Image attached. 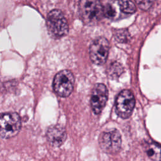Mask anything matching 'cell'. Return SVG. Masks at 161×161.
<instances>
[{
	"label": "cell",
	"instance_id": "7a4b0ae2",
	"mask_svg": "<svg viewBox=\"0 0 161 161\" xmlns=\"http://www.w3.org/2000/svg\"><path fill=\"white\" fill-rule=\"evenodd\" d=\"M21 128V118L16 112L0 113V139L16 136Z\"/></svg>",
	"mask_w": 161,
	"mask_h": 161
},
{
	"label": "cell",
	"instance_id": "5b68a950",
	"mask_svg": "<svg viewBox=\"0 0 161 161\" xmlns=\"http://www.w3.org/2000/svg\"><path fill=\"white\" fill-rule=\"evenodd\" d=\"M74 81L75 79L71 71L62 70L58 72L53 79V91L60 97H68L73 91Z\"/></svg>",
	"mask_w": 161,
	"mask_h": 161
},
{
	"label": "cell",
	"instance_id": "8fae6325",
	"mask_svg": "<svg viewBox=\"0 0 161 161\" xmlns=\"http://www.w3.org/2000/svg\"><path fill=\"white\" fill-rule=\"evenodd\" d=\"M145 151L147 156L153 161H161V145L155 143H147Z\"/></svg>",
	"mask_w": 161,
	"mask_h": 161
},
{
	"label": "cell",
	"instance_id": "7c38bea8",
	"mask_svg": "<svg viewBox=\"0 0 161 161\" xmlns=\"http://www.w3.org/2000/svg\"><path fill=\"white\" fill-rule=\"evenodd\" d=\"M123 68L118 62H114L110 65L109 74L111 77H118L122 72Z\"/></svg>",
	"mask_w": 161,
	"mask_h": 161
},
{
	"label": "cell",
	"instance_id": "4fadbf2b",
	"mask_svg": "<svg viewBox=\"0 0 161 161\" xmlns=\"http://www.w3.org/2000/svg\"><path fill=\"white\" fill-rule=\"evenodd\" d=\"M138 7L143 10L148 9L153 4L155 0H135Z\"/></svg>",
	"mask_w": 161,
	"mask_h": 161
},
{
	"label": "cell",
	"instance_id": "6da1fadb",
	"mask_svg": "<svg viewBox=\"0 0 161 161\" xmlns=\"http://www.w3.org/2000/svg\"><path fill=\"white\" fill-rule=\"evenodd\" d=\"M135 11V5L130 0H111L104 8V15L116 21L130 16Z\"/></svg>",
	"mask_w": 161,
	"mask_h": 161
},
{
	"label": "cell",
	"instance_id": "8992f818",
	"mask_svg": "<svg viewBox=\"0 0 161 161\" xmlns=\"http://www.w3.org/2000/svg\"><path fill=\"white\" fill-rule=\"evenodd\" d=\"M135 104V99L133 93L127 89L123 90L116 99V112L121 118L126 119L131 115Z\"/></svg>",
	"mask_w": 161,
	"mask_h": 161
},
{
	"label": "cell",
	"instance_id": "52a82bcc",
	"mask_svg": "<svg viewBox=\"0 0 161 161\" xmlns=\"http://www.w3.org/2000/svg\"><path fill=\"white\" fill-rule=\"evenodd\" d=\"M101 148L106 153L113 154L120 150L121 137L119 132L116 129L103 132L99 138Z\"/></svg>",
	"mask_w": 161,
	"mask_h": 161
},
{
	"label": "cell",
	"instance_id": "ba28073f",
	"mask_svg": "<svg viewBox=\"0 0 161 161\" xmlns=\"http://www.w3.org/2000/svg\"><path fill=\"white\" fill-rule=\"evenodd\" d=\"M109 49L108 40L104 37L95 39L89 47V56L91 61L96 65L104 64L108 58Z\"/></svg>",
	"mask_w": 161,
	"mask_h": 161
},
{
	"label": "cell",
	"instance_id": "5bb4252c",
	"mask_svg": "<svg viewBox=\"0 0 161 161\" xmlns=\"http://www.w3.org/2000/svg\"><path fill=\"white\" fill-rule=\"evenodd\" d=\"M115 36L119 42H125L127 38V33L125 30H119L116 31Z\"/></svg>",
	"mask_w": 161,
	"mask_h": 161
},
{
	"label": "cell",
	"instance_id": "9c48e42d",
	"mask_svg": "<svg viewBox=\"0 0 161 161\" xmlns=\"http://www.w3.org/2000/svg\"><path fill=\"white\" fill-rule=\"evenodd\" d=\"M108 97V91L106 86L101 83L96 84L91 97V106L95 114L101 113L106 105Z\"/></svg>",
	"mask_w": 161,
	"mask_h": 161
},
{
	"label": "cell",
	"instance_id": "3957f363",
	"mask_svg": "<svg viewBox=\"0 0 161 161\" xmlns=\"http://www.w3.org/2000/svg\"><path fill=\"white\" fill-rule=\"evenodd\" d=\"M47 26L49 34L55 38L64 36L69 31L66 18L60 10L56 9L48 13L47 18Z\"/></svg>",
	"mask_w": 161,
	"mask_h": 161
},
{
	"label": "cell",
	"instance_id": "30bf717a",
	"mask_svg": "<svg viewBox=\"0 0 161 161\" xmlns=\"http://www.w3.org/2000/svg\"><path fill=\"white\" fill-rule=\"evenodd\" d=\"M46 137L50 145L54 147H59L63 145L67 138V131L62 125H51L47 130Z\"/></svg>",
	"mask_w": 161,
	"mask_h": 161
},
{
	"label": "cell",
	"instance_id": "277c9868",
	"mask_svg": "<svg viewBox=\"0 0 161 161\" xmlns=\"http://www.w3.org/2000/svg\"><path fill=\"white\" fill-rule=\"evenodd\" d=\"M79 9L83 21L87 24L97 23L104 16L100 0H80Z\"/></svg>",
	"mask_w": 161,
	"mask_h": 161
}]
</instances>
